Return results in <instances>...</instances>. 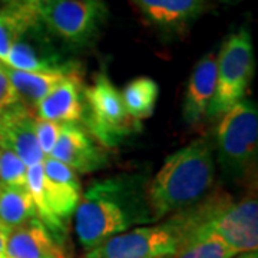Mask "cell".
<instances>
[{"instance_id":"6da1fadb","label":"cell","mask_w":258,"mask_h":258,"mask_svg":"<svg viewBox=\"0 0 258 258\" xmlns=\"http://www.w3.org/2000/svg\"><path fill=\"white\" fill-rule=\"evenodd\" d=\"M144 174H119L95 181L79 200L75 232L88 252L112 237L135 227L152 224Z\"/></svg>"},{"instance_id":"7a4b0ae2","label":"cell","mask_w":258,"mask_h":258,"mask_svg":"<svg viewBox=\"0 0 258 258\" xmlns=\"http://www.w3.org/2000/svg\"><path fill=\"white\" fill-rule=\"evenodd\" d=\"M217 176L214 142L201 137L166 158L164 165L148 181L147 198L152 221L184 211L212 192Z\"/></svg>"},{"instance_id":"3957f363","label":"cell","mask_w":258,"mask_h":258,"mask_svg":"<svg viewBox=\"0 0 258 258\" xmlns=\"http://www.w3.org/2000/svg\"><path fill=\"white\" fill-rule=\"evenodd\" d=\"M225 192L212 191L201 203L164 218L135 227L88 251L83 258H172L184 237L220 207Z\"/></svg>"},{"instance_id":"277c9868","label":"cell","mask_w":258,"mask_h":258,"mask_svg":"<svg viewBox=\"0 0 258 258\" xmlns=\"http://www.w3.org/2000/svg\"><path fill=\"white\" fill-rule=\"evenodd\" d=\"M212 142L215 165L220 168L222 179L231 184L242 182L257 161V103L244 98L221 115Z\"/></svg>"},{"instance_id":"5b68a950","label":"cell","mask_w":258,"mask_h":258,"mask_svg":"<svg viewBox=\"0 0 258 258\" xmlns=\"http://www.w3.org/2000/svg\"><path fill=\"white\" fill-rule=\"evenodd\" d=\"M47 33L66 49L92 46L101 35L109 9L103 0H28Z\"/></svg>"},{"instance_id":"8992f818","label":"cell","mask_w":258,"mask_h":258,"mask_svg":"<svg viewBox=\"0 0 258 258\" xmlns=\"http://www.w3.org/2000/svg\"><path fill=\"white\" fill-rule=\"evenodd\" d=\"M82 122L103 148L120 145L141 125L129 116L120 91L103 71L95 76L91 86L83 89Z\"/></svg>"},{"instance_id":"52a82bcc","label":"cell","mask_w":258,"mask_h":258,"mask_svg":"<svg viewBox=\"0 0 258 258\" xmlns=\"http://www.w3.org/2000/svg\"><path fill=\"white\" fill-rule=\"evenodd\" d=\"M255 59L247 26L231 33L217 55V89L208 116H221L247 95Z\"/></svg>"},{"instance_id":"ba28073f","label":"cell","mask_w":258,"mask_h":258,"mask_svg":"<svg viewBox=\"0 0 258 258\" xmlns=\"http://www.w3.org/2000/svg\"><path fill=\"white\" fill-rule=\"evenodd\" d=\"M28 191L35 204L37 220L56 240L64 244L68 222L74 217L82 197V186L50 181L40 162L28 168Z\"/></svg>"},{"instance_id":"9c48e42d","label":"cell","mask_w":258,"mask_h":258,"mask_svg":"<svg viewBox=\"0 0 258 258\" xmlns=\"http://www.w3.org/2000/svg\"><path fill=\"white\" fill-rule=\"evenodd\" d=\"M214 231L237 254L258 248V200L251 192L235 201L225 194L220 207L210 218Z\"/></svg>"},{"instance_id":"30bf717a","label":"cell","mask_w":258,"mask_h":258,"mask_svg":"<svg viewBox=\"0 0 258 258\" xmlns=\"http://www.w3.org/2000/svg\"><path fill=\"white\" fill-rule=\"evenodd\" d=\"M75 64L64 59L57 42L37 19L13 43L5 66L25 72H49L64 71Z\"/></svg>"},{"instance_id":"8fae6325","label":"cell","mask_w":258,"mask_h":258,"mask_svg":"<svg viewBox=\"0 0 258 258\" xmlns=\"http://www.w3.org/2000/svg\"><path fill=\"white\" fill-rule=\"evenodd\" d=\"M49 157L74 169L76 174H92L108 165L105 148L81 123H62V131Z\"/></svg>"},{"instance_id":"7c38bea8","label":"cell","mask_w":258,"mask_h":258,"mask_svg":"<svg viewBox=\"0 0 258 258\" xmlns=\"http://www.w3.org/2000/svg\"><path fill=\"white\" fill-rule=\"evenodd\" d=\"M35 111L19 102L0 115V148L18 155L26 166L43 161L35 135Z\"/></svg>"},{"instance_id":"4fadbf2b","label":"cell","mask_w":258,"mask_h":258,"mask_svg":"<svg viewBox=\"0 0 258 258\" xmlns=\"http://www.w3.org/2000/svg\"><path fill=\"white\" fill-rule=\"evenodd\" d=\"M217 89V55L210 52L194 66L182 106V118L188 125H197L208 116Z\"/></svg>"},{"instance_id":"5bb4252c","label":"cell","mask_w":258,"mask_h":258,"mask_svg":"<svg viewBox=\"0 0 258 258\" xmlns=\"http://www.w3.org/2000/svg\"><path fill=\"white\" fill-rule=\"evenodd\" d=\"M37 118L57 123H81L83 115V83L76 69L55 86L36 106Z\"/></svg>"},{"instance_id":"9a60e30c","label":"cell","mask_w":258,"mask_h":258,"mask_svg":"<svg viewBox=\"0 0 258 258\" xmlns=\"http://www.w3.org/2000/svg\"><path fill=\"white\" fill-rule=\"evenodd\" d=\"M6 249L10 258H71L64 248L37 218L9 230Z\"/></svg>"},{"instance_id":"2e32d148","label":"cell","mask_w":258,"mask_h":258,"mask_svg":"<svg viewBox=\"0 0 258 258\" xmlns=\"http://www.w3.org/2000/svg\"><path fill=\"white\" fill-rule=\"evenodd\" d=\"M155 28L181 32L200 18L207 0H129Z\"/></svg>"},{"instance_id":"e0dca14e","label":"cell","mask_w":258,"mask_h":258,"mask_svg":"<svg viewBox=\"0 0 258 258\" xmlns=\"http://www.w3.org/2000/svg\"><path fill=\"white\" fill-rule=\"evenodd\" d=\"M5 69L10 82L18 92L20 102L25 103L32 111H35L37 103L55 86L62 82L71 72L79 69V66L75 64L64 71H49V72H25V71L10 69L8 66H5Z\"/></svg>"},{"instance_id":"ac0fdd59","label":"cell","mask_w":258,"mask_h":258,"mask_svg":"<svg viewBox=\"0 0 258 258\" xmlns=\"http://www.w3.org/2000/svg\"><path fill=\"white\" fill-rule=\"evenodd\" d=\"M210 218L194 227L185 235L172 258H234L238 255L214 231Z\"/></svg>"},{"instance_id":"d6986e66","label":"cell","mask_w":258,"mask_h":258,"mask_svg":"<svg viewBox=\"0 0 258 258\" xmlns=\"http://www.w3.org/2000/svg\"><path fill=\"white\" fill-rule=\"evenodd\" d=\"M36 20L35 8L28 0L5 2L0 9V63H6L13 43Z\"/></svg>"},{"instance_id":"ffe728a7","label":"cell","mask_w":258,"mask_h":258,"mask_svg":"<svg viewBox=\"0 0 258 258\" xmlns=\"http://www.w3.org/2000/svg\"><path fill=\"white\" fill-rule=\"evenodd\" d=\"M120 96L128 115L137 122L152 116L159 96L158 83L148 76L132 79L120 91Z\"/></svg>"},{"instance_id":"44dd1931","label":"cell","mask_w":258,"mask_h":258,"mask_svg":"<svg viewBox=\"0 0 258 258\" xmlns=\"http://www.w3.org/2000/svg\"><path fill=\"white\" fill-rule=\"evenodd\" d=\"M37 218L28 188L0 185V227L13 230Z\"/></svg>"},{"instance_id":"7402d4cb","label":"cell","mask_w":258,"mask_h":258,"mask_svg":"<svg viewBox=\"0 0 258 258\" xmlns=\"http://www.w3.org/2000/svg\"><path fill=\"white\" fill-rule=\"evenodd\" d=\"M0 185L28 188V166L13 152L0 148Z\"/></svg>"},{"instance_id":"603a6c76","label":"cell","mask_w":258,"mask_h":258,"mask_svg":"<svg viewBox=\"0 0 258 258\" xmlns=\"http://www.w3.org/2000/svg\"><path fill=\"white\" fill-rule=\"evenodd\" d=\"M60 131H62V123L40 119L36 116V119H35V135H36L37 145H39L42 154L45 157H49L52 154L56 142L59 139V135H60Z\"/></svg>"},{"instance_id":"cb8c5ba5","label":"cell","mask_w":258,"mask_h":258,"mask_svg":"<svg viewBox=\"0 0 258 258\" xmlns=\"http://www.w3.org/2000/svg\"><path fill=\"white\" fill-rule=\"evenodd\" d=\"M20 102L15 86L10 82L5 66L0 63V115Z\"/></svg>"},{"instance_id":"d4e9b609","label":"cell","mask_w":258,"mask_h":258,"mask_svg":"<svg viewBox=\"0 0 258 258\" xmlns=\"http://www.w3.org/2000/svg\"><path fill=\"white\" fill-rule=\"evenodd\" d=\"M8 232L9 230L0 227V258H10L6 249V240H8Z\"/></svg>"},{"instance_id":"484cf974","label":"cell","mask_w":258,"mask_h":258,"mask_svg":"<svg viewBox=\"0 0 258 258\" xmlns=\"http://www.w3.org/2000/svg\"><path fill=\"white\" fill-rule=\"evenodd\" d=\"M234 258H258L257 251H249V252H242V254H238Z\"/></svg>"},{"instance_id":"4316f807","label":"cell","mask_w":258,"mask_h":258,"mask_svg":"<svg viewBox=\"0 0 258 258\" xmlns=\"http://www.w3.org/2000/svg\"><path fill=\"white\" fill-rule=\"evenodd\" d=\"M221 3H225V5H232V3H238V2H242V0H220Z\"/></svg>"}]
</instances>
